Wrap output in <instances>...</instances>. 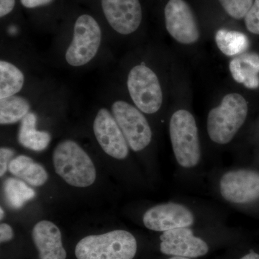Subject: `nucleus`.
<instances>
[{
	"label": "nucleus",
	"mask_w": 259,
	"mask_h": 259,
	"mask_svg": "<svg viewBox=\"0 0 259 259\" xmlns=\"http://www.w3.org/2000/svg\"><path fill=\"white\" fill-rule=\"evenodd\" d=\"M56 173L69 185L85 188L96 180V168L88 153L72 140L56 146L53 153Z\"/></svg>",
	"instance_id": "nucleus-1"
},
{
	"label": "nucleus",
	"mask_w": 259,
	"mask_h": 259,
	"mask_svg": "<svg viewBox=\"0 0 259 259\" xmlns=\"http://www.w3.org/2000/svg\"><path fill=\"white\" fill-rule=\"evenodd\" d=\"M137 252V241L123 230L84 237L76 244L77 259H133Z\"/></svg>",
	"instance_id": "nucleus-2"
},
{
	"label": "nucleus",
	"mask_w": 259,
	"mask_h": 259,
	"mask_svg": "<svg viewBox=\"0 0 259 259\" xmlns=\"http://www.w3.org/2000/svg\"><path fill=\"white\" fill-rule=\"evenodd\" d=\"M248 104L239 94L231 93L223 97L221 105L209 112L207 128L209 137L218 144L231 142L244 123Z\"/></svg>",
	"instance_id": "nucleus-3"
},
{
	"label": "nucleus",
	"mask_w": 259,
	"mask_h": 259,
	"mask_svg": "<svg viewBox=\"0 0 259 259\" xmlns=\"http://www.w3.org/2000/svg\"><path fill=\"white\" fill-rule=\"evenodd\" d=\"M169 134L175 158L181 166L192 168L200 159L198 130L194 116L186 110L172 115Z\"/></svg>",
	"instance_id": "nucleus-4"
},
{
	"label": "nucleus",
	"mask_w": 259,
	"mask_h": 259,
	"mask_svg": "<svg viewBox=\"0 0 259 259\" xmlns=\"http://www.w3.org/2000/svg\"><path fill=\"white\" fill-rule=\"evenodd\" d=\"M102 29L91 15L76 19L73 36L65 54V60L72 67H81L95 59L101 47Z\"/></svg>",
	"instance_id": "nucleus-5"
},
{
	"label": "nucleus",
	"mask_w": 259,
	"mask_h": 259,
	"mask_svg": "<svg viewBox=\"0 0 259 259\" xmlns=\"http://www.w3.org/2000/svg\"><path fill=\"white\" fill-rule=\"evenodd\" d=\"M127 87L134 105L145 114L156 113L163 104V92L157 75L146 65H136L127 75Z\"/></svg>",
	"instance_id": "nucleus-6"
},
{
	"label": "nucleus",
	"mask_w": 259,
	"mask_h": 259,
	"mask_svg": "<svg viewBox=\"0 0 259 259\" xmlns=\"http://www.w3.org/2000/svg\"><path fill=\"white\" fill-rule=\"evenodd\" d=\"M111 112L133 151L138 152L147 147L152 131L141 110L124 100H116L112 104Z\"/></svg>",
	"instance_id": "nucleus-7"
},
{
	"label": "nucleus",
	"mask_w": 259,
	"mask_h": 259,
	"mask_svg": "<svg viewBox=\"0 0 259 259\" xmlns=\"http://www.w3.org/2000/svg\"><path fill=\"white\" fill-rule=\"evenodd\" d=\"M167 31L180 44H192L200 32L193 11L185 0H169L164 9Z\"/></svg>",
	"instance_id": "nucleus-8"
},
{
	"label": "nucleus",
	"mask_w": 259,
	"mask_h": 259,
	"mask_svg": "<svg viewBox=\"0 0 259 259\" xmlns=\"http://www.w3.org/2000/svg\"><path fill=\"white\" fill-rule=\"evenodd\" d=\"M94 134L105 153L115 159L122 160L129 153L128 144L112 112L100 108L93 123Z\"/></svg>",
	"instance_id": "nucleus-9"
},
{
	"label": "nucleus",
	"mask_w": 259,
	"mask_h": 259,
	"mask_svg": "<svg viewBox=\"0 0 259 259\" xmlns=\"http://www.w3.org/2000/svg\"><path fill=\"white\" fill-rule=\"evenodd\" d=\"M223 198L235 204H245L259 199V173L238 169L225 174L220 183Z\"/></svg>",
	"instance_id": "nucleus-10"
},
{
	"label": "nucleus",
	"mask_w": 259,
	"mask_h": 259,
	"mask_svg": "<svg viewBox=\"0 0 259 259\" xmlns=\"http://www.w3.org/2000/svg\"><path fill=\"white\" fill-rule=\"evenodd\" d=\"M102 11L116 32L127 35L136 32L142 21L139 0H101Z\"/></svg>",
	"instance_id": "nucleus-11"
},
{
	"label": "nucleus",
	"mask_w": 259,
	"mask_h": 259,
	"mask_svg": "<svg viewBox=\"0 0 259 259\" xmlns=\"http://www.w3.org/2000/svg\"><path fill=\"white\" fill-rule=\"evenodd\" d=\"M144 226L153 231L165 232L190 227L194 222L192 212L177 203L158 204L146 211L143 218Z\"/></svg>",
	"instance_id": "nucleus-12"
},
{
	"label": "nucleus",
	"mask_w": 259,
	"mask_h": 259,
	"mask_svg": "<svg viewBox=\"0 0 259 259\" xmlns=\"http://www.w3.org/2000/svg\"><path fill=\"white\" fill-rule=\"evenodd\" d=\"M160 240V250L163 254L197 258L207 254L209 250L207 243L194 236L188 227L163 232Z\"/></svg>",
	"instance_id": "nucleus-13"
},
{
	"label": "nucleus",
	"mask_w": 259,
	"mask_h": 259,
	"mask_svg": "<svg viewBox=\"0 0 259 259\" xmlns=\"http://www.w3.org/2000/svg\"><path fill=\"white\" fill-rule=\"evenodd\" d=\"M32 238L40 259H66L61 233L54 223L41 221L34 226Z\"/></svg>",
	"instance_id": "nucleus-14"
},
{
	"label": "nucleus",
	"mask_w": 259,
	"mask_h": 259,
	"mask_svg": "<svg viewBox=\"0 0 259 259\" xmlns=\"http://www.w3.org/2000/svg\"><path fill=\"white\" fill-rule=\"evenodd\" d=\"M230 71L235 81L243 83L245 88L256 89L259 87V56L246 53L234 58L229 65Z\"/></svg>",
	"instance_id": "nucleus-15"
},
{
	"label": "nucleus",
	"mask_w": 259,
	"mask_h": 259,
	"mask_svg": "<svg viewBox=\"0 0 259 259\" xmlns=\"http://www.w3.org/2000/svg\"><path fill=\"white\" fill-rule=\"evenodd\" d=\"M8 170L12 175L32 187H41L49 180V175L44 167L25 155L13 158Z\"/></svg>",
	"instance_id": "nucleus-16"
},
{
	"label": "nucleus",
	"mask_w": 259,
	"mask_h": 259,
	"mask_svg": "<svg viewBox=\"0 0 259 259\" xmlns=\"http://www.w3.org/2000/svg\"><path fill=\"white\" fill-rule=\"evenodd\" d=\"M37 116L30 112L21 120L18 141L24 148L33 151H44L50 144L51 136L47 131L36 129Z\"/></svg>",
	"instance_id": "nucleus-17"
},
{
	"label": "nucleus",
	"mask_w": 259,
	"mask_h": 259,
	"mask_svg": "<svg viewBox=\"0 0 259 259\" xmlns=\"http://www.w3.org/2000/svg\"><path fill=\"white\" fill-rule=\"evenodd\" d=\"M25 75L10 61H0V100L15 96L23 90Z\"/></svg>",
	"instance_id": "nucleus-18"
},
{
	"label": "nucleus",
	"mask_w": 259,
	"mask_h": 259,
	"mask_svg": "<svg viewBox=\"0 0 259 259\" xmlns=\"http://www.w3.org/2000/svg\"><path fill=\"white\" fill-rule=\"evenodd\" d=\"M30 109L28 99L18 95L0 100V123L2 125L16 123L30 113Z\"/></svg>",
	"instance_id": "nucleus-19"
},
{
	"label": "nucleus",
	"mask_w": 259,
	"mask_h": 259,
	"mask_svg": "<svg viewBox=\"0 0 259 259\" xmlns=\"http://www.w3.org/2000/svg\"><path fill=\"white\" fill-rule=\"evenodd\" d=\"M215 42L221 52L228 56L242 54L249 46L248 37L245 34L225 29H221L216 32Z\"/></svg>",
	"instance_id": "nucleus-20"
},
{
	"label": "nucleus",
	"mask_w": 259,
	"mask_h": 259,
	"mask_svg": "<svg viewBox=\"0 0 259 259\" xmlns=\"http://www.w3.org/2000/svg\"><path fill=\"white\" fill-rule=\"evenodd\" d=\"M4 194L8 204L14 209H20L35 196V192L28 184L18 179L9 178L4 183Z\"/></svg>",
	"instance_id": "nucleus-21"
},
{
	"label": "nucleus",
	"mask_w": 259,
	"mask_h": 259,
	"mask_svg": "<svg viewBox=\"0 0 259 259\" xmlns=\"http://www.w3.org/2000/svg\"><path fill=\"white\" fill-rule=\"evenodd\" d=\"M227 13L236 20L244 18L249 11L253 0H218Z\"/></svg>",
	"instance_id": "nucleus-22"
},
{
	"label": "nucleus",
	"mask_w": 259,
	"mask_h": 259,
	"mask_svg": "<svg viewBox=\"0 0 259 259\" xmlns=\"http://www.w3.org/2000/svg\"><path fill=\"white\" fill-rule=\"evenodd\" d=\"M244 19L248 31L259 35V0H255Z\"/></svg>",
	"instance_id": "nucleus-23"
},
{
	"label": "nucleus",
	"mask_w": 259,
	"mask_h": 259,
	"mask_svg": "<svg viewBox=\"0 0 259 259\" xmlns=\"http://www.w3.org/2000/svg\"><path fill=\"white\" fill-rule=\"evenodd\" d=\"M15 151L9 148L3 147L0 149V177H3L8 170V166L14 158Z\"/></svg>",
	"instance_id": "nucleus-24"
},
{
	"label": "nucleus",
	"mask_w": 259,
	"mask_h": 259,
	"mask_svg": "<svg viewBox=\"0 0 259 259\" xmlns=\"http://www.w3.org/2000/svg\"><path fill=\"white\" fill-rule=\"evenodd\" d=\"M14 237V232L10 225L1 223L0 225V242L2 243L11 241Z\"/></svg>",
	"instance_id": "nucleus-25"
},
{
	"label": "nucleus",
	"mask_w": 259,
	"mask_h": 259,
	"mask_svg": "<svg viewBox=\"0 0 259 259\" xmlns=\"http://www.w3.org/2000/svg\"><path fill=\"white\" fill-rule=\"evenodd\" d=\"M15 5V0H0V17L6 16L9 15Z\"/></svg>",
	"instance_id": "nucleus-26"
},
{
	"label": "nucleus",
	"mask_w": 259,
	"mask_h": 259,
	"mask_svg": "<svg viewBox=\"0 0 259 259\" xmlns=\"http://www.w3.org/2000/svg\"><path fill=\"white\" fill-rule=\"evenodd\" d=\"M54 0H20L22 5L27 8H35L50 4Z\"/></svg>",
	"instance_id": "nucleus-27"
},
{
	"label": "nucleus",
	"mask_w": 259,
	"mask_h": 259,
	"mask_svg": "<svg viewBox=\"0 0 259 259\" xmlns=\"http://www.w3.org/2000/svg\"><path fill=\"white\" fill-rule=\"evenodd\" d=\"M241 259H259V254L254 252H250L248 254L244 255Z\"/></svg>",
	"instance_id": "nucleus-28"
},
{
	"label": "nucleus",
	"mask_w": 259,
	"mask_h": 259,
	"mask_svg": "<svg viewBox=\"0 0 259 259\" xmlns=\"http://www.w3.org/2000/svg\"><path fill=\"white\" fill-rule=\"evenodd\" d=\"M169 259H190V258H185V257H180V256H173Z\"/></svg>",
	"instance_id": "nucleus-29"
},
{
	"label": "nucleus",
	"mask_w": 259,
	"mask_h": 259,
	"mask_svg": "<svg viewBox=\"0 0 259 259\" xmlns=\"http://www.w3.org/2000/svg\"><path fill=\"white\" fill-rule=\"evenodd\" d=\"M0 211H1V213H0V214H1V217H0V218H1V220H3V218H4L5 214L4 210H3V207H1V208H0Z\"/></svg>",
	"instance_id": "nucleus-30"
}]
</instances>
